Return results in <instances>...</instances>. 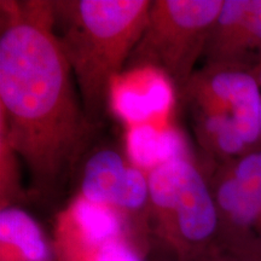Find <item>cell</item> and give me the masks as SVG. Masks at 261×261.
I'll return each instance as SVG.
<instances>
[{
  "label": "cell",
  "mask_w": 261,
  "mask_h": 261,
  "mask_svg": "<svg viewBox=\"0 0 261 261\" xmlns=\"http://www.w3.org/2000/svg\"><path fill=\"white\" fill-rule=\"evenodd\" d=\"M207 261H247L246 255H238V254L232 253L231 255H220V254H214L211 255Z\"/></svg>",
  "instance_id": "obj_14"
},
{
  "label": "cell",
  "mask_w": 261,
  "mask_h": 261,
  "mask_svg": "<svg viewBox=\"0 0 261 261\" xmlns=\"http://www.w3.org/2000/svg\"><path fill=\"white\" fill-rule=\"evenodd\" d=\"M191 113L232 120L252 150L261 149V86L252 70L204 64L196 70L180 93Z\"/></svg>",
  "instance_id": "obj_6"
},
{
  "label": "cell",
  "mask_w": 261,
  "mask_h": 261,
  "mask_svg": "<svg viewBox=\"0 0 261 261\" xmlns=\"http://www.w3.org/2000/svg\"><path fill=\"white\" fill-rule=\"evenodd\" d=\"M128 167L115 150L102 149L94 152L85 163L80 196L93 203L115 208Z\"/></svg>",
  "instance_id": "obj_11"
},
{
  "label": "cell",
  "mask_w": 261,
  "mask_h": 261,
  "mask_svg": "<svg viewBox=\"0 0 261 261\" xmlns=\"http://www.w3.org/2000/svg\"><path fill=\"white\" fill-rule=\"evenodd\" d=\"M62 232L73 240L76 253L83 254V261H89L103 247L121 241V218L115 208L79 196L64 214Z\"/></svg>",
  "instance_id": "obj_9"
},
{
  "label": "cell",
  "mask_w": 261,
  "mask_h": 261,
  "mask_svg": "<svg viewBox=\"0 0 261 261\" xmlns=\"http://www.w3.org/2000/svg\"><path fill=\"white\" fill-rule=\"evenodd\" d=\"M51 6L55 34L96 127L110 109L113 84L142 37L151 2L60 0Z\"/></svg>",
  "instance_id": "obj_2"
},
{
  "label": "cell",
  "mask_w": 261,
  "mask_h": 261,
  "mask_svg": "<svg viewBox=\"0 0 261 261\" xmlns=\"http://www.w3.org/2000/svg\"><path fill=\"white\" fill-rule=\"evenodd\" d=\"M149 202L175 242L200 247L219 234L220 219L210 181L188 158L149 172Z\"/></svg>",
  "instance_id": "obj_4"
},
{
  "label": "cell",
  "mask_w": 261,
  "mask_h": 261,
  "mask_svg": "<svg viewBox=\"0 0 261 261\" xmlns=\"http://www.w3.org/2000/svg\"><path fill=\"white\" fill-rule=\"evenodd\" d=\"M208 181L231 252L261 254V149L217 163Z\"/></svg>",
  "instance_id": "obj_5"
},
{
  "label": "cell",
  "mask_w": 261,
  "mask_h": 261,
  "mask_svg": "<svg viewBox=\"0 0 261 261\" xmlns=\"http://www.w3.org/2000/svg\"><path fill=\"white\" fill-rule=\"evenodd\" d=\"M203 58L204 64L255 70L261 61V0H224Z\"/></svg>",
  "instance_id": "obj_7"
},
{
  "label": "cell",
  "mask_w": 261,
  "mask_h": 261,
  "mask_svg": "<svg viewBox=\"0 0 261 261\" xmlns=\"http://www.w3.org/2000/svg\"><path fill=\"white\" fill-rule=\"evenodd\" d=\"M0 241L3 248L16 249L24 261H46L50 255L39 225L27 212L17 207L2 208Z\"/></svg>",
  "instance_id": "obj_12"
},
{
  "label": "cell",
  "mask_w": 261,
  "mask_h": 261,
  "mask_svg": "<svg viewBox=\"0 0 261 261\" xmlns=\"http://www.w3.org/2000/svg\"><path fill=\"white\" fill-rule=\"evenodd\" d=\"M173 85L151 68L127 69L114 81L110 109L129 126L148 123L151 117L168 112Z\"/></svg>",
  "instance_id": "obj_8"
},
{
  "label": "cell",
  "mask_w": 261,
  "mask_h": 261,
  "mask_svg": "<svg viewBox=\"0 0 261 261\" xmlns=\"http://www.w3.org/2000/svg\"><path fill=\"white\" fill-rule=\"evenodd\" d=\"M247 261H261V254H257V255H247Z\"/></svg>",
  "instance_id": "obj_16"
},
{
  "label": "cell",
  "mask_w": 261,
  "mask_h": 261,
  "mask_svg": "<svg viewBox=\"0 0 261 261\" xmlns=\"http://www.w3.org/2000/svg\"><path fill=\"white\" fill-rule=\"evenodd\" d=\"M254 74H255L256 79H257V81H259V84H260V86H261V61L259 62V64L256 65L255 70H254Z\"/></svg>",
  "instance_id": "obj_15"
},
{
  "label": "cell",
  "mask_w": 261,
  "mask_h": 261,
  "mask_svg": "<svg viewBox=\"0 0 261 261\" xmlns=\"http://www.w3.org/2000/svg\"><path fill=\"white\" fill-rule=\"evenodd\" d=\"M126 145L133 166L140 169L151 171L171 160L187 158L185 140L173 127L158 128L149 122L129 126Z\"/></svg>",
  "instance_id": "obj_10"
},
{
  "label": "cell",
  "mask_w": 261,
  "mask_h": 261,
  "mask_svg": "<svg viewBox=\"0 0 261 261\" xmlns=\"http://www.w3.org/2000/svg\"><path fill=\"white\" fill-rule=\"evenodd\" d=\"M89 261H140V259L123 241H117L103 247Z\"/></svg>",
  "instance_id": "obj_13"
},
{
  "label": "cell",
  "mask_w": 261,
  "mask_h": 261,
  "mask_svg": "<svg viewBox=\"0 0 261 261\" xmlns=\"http://www.w3.org/2000/svg\"><path fill=\"white\" fill-rule=\"evenodd\" d=\"M0 108L2 140L24 162L32 190H61L94 126L55 34L51 2H2Z\"/></svg>",
  "instance_id": "obj_1"
},
{
  "label": "cell",
  "mask_w": 261,
  "mask_h": 261,
  "mask_svg": "<svg viewBox=\"0 0 261 261\" xmlns=\"http://www.w3.org/2000/svg\"><path fill=\"white\" fill-rule=\"evenodd\" d=\"M224 0H154L148 22L126 67L151 68L179 93L203 57L208 35Z\"/></svg>",
  "instance_id": "obj_3"
}]
</instances>
